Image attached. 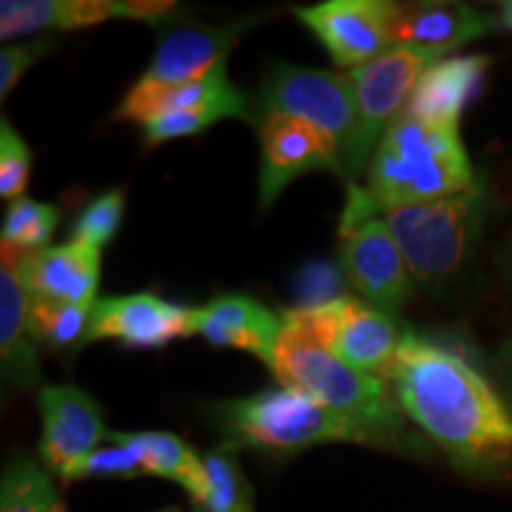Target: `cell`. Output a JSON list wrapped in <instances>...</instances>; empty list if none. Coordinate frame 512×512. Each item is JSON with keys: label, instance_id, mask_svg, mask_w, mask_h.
<instances>
[{"label": "cell", "instance_id": "6da1fadb", "mask_svg": "<svg viewBox=\"0 0 512 512\" xmlns=\"http://www.w3.org/2000/svg\"><path fill=\"white\" fill-rule=\"evenodd\" d=\"M399 408L458 467L486 472L512 456V418L482 373L456 351L406 330L389 370Z\"/></svg>", "mask_w": 512, "mask_h": 512}, {"label": "cell", "instance_id": "7a4b0ae2", "mask_svg": "<svg viewBox=\"0 0 512 512\" xmlns=\"http://www.w3.org/2000/svg\"><path fill=\"white\" fill-rule=\"evenodd\" d=\"M477 185L458 131L401 117L384 131L368 166V183H349L342 226L377 219L382 209L437 202Z\"/></svg>", "mask_w": 512, "mask_h": 512}, {"label": "cell", "instance_id": "3957f363", "mask_svg": "<svg viewBox=\"0 0 512 512\" xmlns=\"http://www.w3.org/2000/svg\"><path fill=\"white\" fill-rule=\"evenodd\" d=\"M273 375L294 392L361 427L373 444L394 446L403 437L401 408L389 380L347 366L318 344L280 335L273 356Z\"/></svg>", "mask_w": 512, "mask_h": 512}, {"label": "cell", "instance_id": "277c9868", "mask_svg": "<svg viewBox=\"0 0 512 512\" xmlns=\"http://www.w3.org/2000/svg\"><path fill=\"white\" fill-rule=\"evenodd\" d=\"M221 425L235 448L297 453L304 448L351 441L373 444L361 427L294 389H266L247 399L223 403Z\"/></svg>", "mask_w": 512, "mask_h": 512}, {"label": "cell", "instance_id": "5b68a950", "mask_svg": "<svg viewBox=\"0 0 512 512\" xmlns=\"http://www.w3.org/2000/svg\"><path fill=\"white\" fill-rule=\"evenodd\" d=\"M486 209L484 185L437 202L401 204L382 209L377 219L387 223L399 242L415 283H437L458 273L482 233Z\"/></svg>", "mask_w": 512, "mask_h": 512}, {"label": "cell", "instance_id": "8992f818", "mask_svg": "<svg viewBox=\"0 0 512 512\" xmlns=\"http://www.w3.org/2000/svg\"><path fill=\"white\" fill-rule=\"evenodd\" d=\"M280 320V335L318 344L347 366L384 380L406 335L394 316L349 294L328 304L297 306L285 311Z\"/></svg>", "mask_w": 512, "mask_h": 512}, {"label": "cell", "instance_id": "52a82bcc", "mask_svg": "<svg viewBox=\"0 0 512 512\" xmlns=\"http://www.w3.org/2000/svg\"><path fill=\"white\" fill-rule=\"evenodd\" d=\"M441 57L444 53L437 50L394 46L377 60L349 72L356 98V133L342 174L349 183H356L363 174L384 131L401 117L422 76L441 62Z\"/></svg>", "mask_w": 512, "mask_h": 512}, {"label": "cell", "instance_id": "ba28073f", "mask_svg": "<svg viewBox=\"0 0 512 512\" xmlns=\"http://www.w3.org/2000/svg\"><path fill=\"white\" fill-rule=\"evenodd\" d=\"M256 124L266 117H292L309 121L335 140L347 159L356 133V98L349 72L275 64L261 83L256 98Z\"/></svg>", "mask_w": 512, "mask_h": 512}, {"label": "cell", "instance_id": "9c48e42d", "mask_svg": "<svg viewBox=\"0 0 512 512\" xmlns=\"http://www.w3.org/2000/svg\"><path fill=\"white\" fill-rule=\"evenodd\" d=\"M339 268L363 302L389 316L399 313L411 297L413 273L382 219L339 228Z\"/></svg>", "mask_w": 512, "mask_h": 512}, {"label": "cell", "instance_id": "30bf717a", "mask_svg": "<svg viewBox=\"0 0 512 512\" xmlns=\"http://www.w3.org/2000/svg\"><path fill=\"white\" fill-rule=\"evenodd\" d=\"M392 10L394 3L384 0H328L299 8L297 17L328 48L337 67L354 72L394 48Z\"/></svg>", "mask_w": 512, "mask_h": 512}, {"label": "cell", "instance_id": "8fae6325", "mask_svg": "<svg viewBox=\"0 0 512 512\" xmlns=\"http://www.w3.org/2000/svg\"><path fill=\"white\" fill-rule=\"evenodd\" d=\"M259 204L268 209L294 178L316 169L342 174V152L328 133L309 121L266 117L259 121Z\"/></svg>", "mask_w": 512, "mask_h": 512}, {"label": "cell", "instance_id": "7c38bea8", "mask_svg": "<svg viewBox=\"0 0 512 512\" xmlns=\"http://www.w3.org/2000/svg\"><path fill=\"white\" fill-rule=\"evenodd\" d=\"M38 408L43 422V463L64 482H72L76 467L107 439L98 403L72 384H43Z\"/></svg>", "mask_w": 512, "mask_h": 512}, {"label": "cell", "instance_id": "4fadbf2b", "mask_svg": "<svg viewBox=\"0 0 512 512\" xmlns=\"http://www.w3.org/2000/svg\"><path fill=\"white\" fill-rule=\"evenodd\" d=\"M192 318L195 309L164 302L150 292L105 297L93 304L86 342L119 339L131 349H159L171 339L195 335Z\"/></svg>", "mask_w": 512, "mask_h": 512}, {"label": "cell", "instance_id": "5bb4252c", "mask_svg": "<svg viewBox=\"0 0 512 512\" xmlns=\"http://www.w3.org/2000/svg\"><path fill=\"white\" fill-rule=\"evenodd\" d=\"M249 107L252 105L247 102L245 93H240L228 81L226 64H221L204 79L178 83V86L147 81L143 76L121 100L117 119L136 121L145 126L162 114L183 110H219L228 119H249Z\"/></svg>", "mask_w": 512, "mask_h": 512}, {"label": "cell", "instance_id": "9a60e30c", "mask_svg": "<svg viewBox=\"0 0 512 512\" xmlns=\"http://www.w3.org/2000/svg\"><path fill=\"white\" fill-rule=\"evenodd\" d=\"M283 320L271 309L245 294H219L195 309L192 330L216 347L245 349L273 366Z\"/></svg>", "mask_w": 512, "mask_h": 512}, {"label": "cell", "instance_id": "2e32d148", "mask_svg": "<svg viewBox=\"0 0 512 512\" xmlns=\"http://www.w3.org/2000/svg\"><path fill=\"white\" fill-rule=\"evenodd\" d=\"M24 290L34 299L93 306L100 283V249L69 242L43 247L17 266Z\"/></svg>", "mask_w": 512, "mask_h": 512}, {"label": "cell", "instance_id": "e0dca14e", "mask_svg": "<svg viewBox=\"0 0 512 512\" xmlns=\"http://www.w3.org/2000/svg\"><path fill=\"white\" fill-rule=\"evenodd\" d=\"M254 22L259 19L249 17L230 27H183L166 31L159 38L150 69L143 76L147 81L169 83V86L200 81L216 67L226 64L230 48Z\"/></svg>", "mask_w": 512, "mask_h": 512}, {"label": "cell", "instance_id": "ac0fdd59", "mask_svg": "<svg viewBox=\"0 0 512 512\" xmlns=\"http://www.w3.org/2000/svg\"><path fill=\"white\" fill-rule=\"evenodd\" d=\"M489 64L491 57L486 55H463L437 62L420 79L403 117L444 131H458L460 114L482 88Z\"/></svg>", "mask_w": 512, "mask_h": 512}, {"label": "cell", "instance_id": "d6986e66", "mask_svg": "<svg viewBox=\"0 0 512 512\" xmlns=\"http://www.w3.org/2000/svg\"><path fill=\"white\" fill-rule=\"evenodd\" d=\"M491 27L494 22L489 17L463 3H394L389 22L394 46L437 50L444 55L484 36Z\"/></svg>", "mask_w": 512, "mask_h": 512}, {"label": "cell", "instance_id": "ffe728a7", "mask_svg": "<svg viewBox=\"0 0 512 512\" xmlns=\"http://www.w3.org/2000/svg\"><path fill=\"white\" fill-rule=\"evenodd\" d=\"M29 332V294L24 290L17 268L0 273V363L5 382L19 389L41 387L43 375Z\"/></svg>", "mask_w": 512, "mask_h": 512}, {"label": "cell", "instance_id": "44dd1931", "mask_svg": "<svg viewBox=\"0 0 512 512\" xmlns=\"http://www.w3.org/2000/svg\"><path fill=\"white\" fill-rule=\"evenodd\" d=\"M112 17V0H3L0 36L8 41L41 29H86Z\"/></svg>", "mask_w": 512, "mask_h": 512}, {"label": "cell", "instance_id": "7402d4cb", "mask_svg": "<svg viewBox=\"0 0 512 512\" xmlns=\"http://www.w3.org/2000/svg\"><path fill=\"white\" fill-rule=\"evenodd\" d=\"M143 451L147 475H157L181 484L192 503L200 505L209 494V475L204 460L185 444L181 437L169 432H131Z\"/></svg>", "mask_w": 512, "mask_h": 512}, {"label": "cell", "instance_id": "603a6c76", "mask_svg": "<svg viewBox=\"0 0 512 512\" xmlns=\"http://www.w3.org/2000/svg\"><path fill=\"white\" fill-rule=\"evenodd\" d=\"M57 223H60V211L53 204H43L31 200V197H19L10 202L8 214L3 221V266L17 268L24 256L48 247L53 238Z\"/></svg>", "mask_w": 512, "mask_h": 512}, {"label": "cell", "instance_id": "cb8c5ba5", "mask_svg": "<svg viewBox=\"0 0 512 512\" xmlns=\"http://www.w3.org/2000/svg\"><path fill=\"white\" fill-rule=\"evenodd\" d=\"M233 444L219 446L204 456L209 475V494L197 505L202 512H254V494L235 458Z\"/></svg>", "mask_w": 512, "mask_h": 512}, {"label": "cell", "instance_id": "d4e9b609", "mask_svg": "<svg viewBox=\"0 0 512 512\" xmlns=\"http://www.w3.org/2000/svg\"><path fill=\"white\" fill-rule=\"evenodd\" d=\"M93 306L29 297V332L53 349H72L86 342Z\"/></svg>", "mask_w": 512, "mask_h": 512}, {"label": "cell", "instance_id": "484cf974", "mask_svg": "<svg viewBox=\"0 0 512 512\" xmlns=\"http://www.w3.org/2000/svg\"><path fill=\"white\" fill-rule=\"evenodd\" d=\"M60 505L46 470L34 460L24 456L5 467L0 482V512H55Z\"/></svg>", "mask_w": 512, "mask_h": 512}, {"label": "cell", "instance_id": "4316f807", "mask_svg": "<svg viewBox=\"0 0 512 512\" xmlns=\"http://www.w3.org/2000/svg\"><path fill=\"white\" fill-rule=\"evenodd\" d=\"M110 444L100 446L83 463L76 467L74 479L83 477H140L147 475L143 463V451L136 444L131 432H107Z\"/></svg>", "mask_w": 512, "mask_h": 512}, {"label": "cell", "instance_id": "83f0119b", "mask_svg": "<svg viewBox=\"0 0 512 512\" xmlns=\"http://www.w3.org/2000/svg\"><path fill=\"white\" fill-rule=\"evenodd\" d=\"M124 192L110 190L105 195L95 197L86 209L81 211L79 219L72 226V242L100 249L110 245L114 235L124 219Z\"/></svg>", "mask_w": 512, "mask_h": 512}, {"label": "cell", "instance_id": "f1b7e54d", "mask_svg": "<svg viewBox=\"0 0 512 512\" xmlns=\"http://www.w3.org/2000/svg\"><path fill=\"white\" fill-rule=\"evenodd\" d=\"M31 176V150L19 133L3 119L0 126V197L19 200Z\"/></svg>", "mask_w": 512, "mask_h": 512}, {"label": "cell", "instance_id": "f546056e", "mask_svg": "<svg viewBox=\"0 0 512 512\" xmlns=\"http://www.w3.org/2000/svg\"><path fill=\"white\" fill-rule=\"evenodd\" d=\"M228 119L226 114L219 110H183V112H169L162 117L152 119L145 124V140L147 145H159L166 140L197 136L204 128H209L216 121Z\"/></svg>", "mask_w": 512, "mask_h": 512}, {"label": "cell", "instance_id": "4dcf8cb0", "mask_svg": "<svg viewBox=\"0 0 512 512\" xmlns=\"http://www.w3.org/2000/svg\"><path fill=\"white\" fill-rule=\"evenodd\" d=\"M344 273L330 261H316L297 273V294L302 306H318L344 297Z\"/></svg>", "mask_w": 512, "mask_h": 512}, {"label": "cell", "instance_id": "1f68e13d", "mask_svg": "<svg viewBox=\"0 0 512 512\" xmlns=\"http://www.w3.org/2000/svg\"><path fill=\"white\" fill-rule=\"evenodd\" d=\"M46 50L48 41L19 43V46H5L0 50V98H8L17 81L29 72L31 64L41 60Z\"/></svg>", "mask_w": 512, "mask_h": 512}, {"label": "cell", "instance_id": "d6a6232c", "mask_svg": "<svg viewBox=\"0 0 512 512\" xmlns=\"http://www.w3.org/2000/svg\"><path fill=\"white\" fill-rule=\"evenodd\" d=\"M114 8V17H128V19H145V22H157V19H164L169 15H174L178 12V5L176 3H131V0H126V3H112Z\"/></svg>", "mask_w": 512, "mask_h": 512}, {"label": "cell", "instance_id": "836d02e7", "mask_svg": "<svg viewBox=\"0 0 512 512\" xmlns=\"http://www.w3.org/2000/svg\"><path fill=\"white\" fill-rule=\"evenodd\" d=\"M501 370H503L505 380H508L510 389H512V339L508 344H505L503 351H501Z\"/></svg>", "mask_w": 512, "mask_h": 512}, {"label": "cell", "instance_id": "e575fe53", "mask_svg": "<svg viewBox=\"0 0 512 512\" xmlns=\"http://www.w3.org/2000/svg\"><path fill=\"white\" fill-rule=\"evenodd\" d=\"M501 19H503V24H505V27H508V29L512 31V3H505V5H503Z\"/></svg>", "mask_w": 512, "mask_h": 512}, {"label": "cell", "instance_id": "d590c367", "mask_svg": "<svg viewBox=\"0 0 512 512\" xmlns=\"http://www.w3.org/2000/svg\"><path fill=\"white\" fill-rule=\"evenodd\" d=\"M164 512H178V510H164Z\"/></svg>", "mask_w": 512, "mask_h": 512}, {"label": "cell", "instance_id": "8d00e7d4", "mask_svg": "<svg viewBox=\"0 0 512 512\" xmlns=\"http://www.w3.org/2000/svg\"><path fill=\"white\" fill-rule=\"evenodd\" d=\"M510 278H512V275H510Z\"/></svg>", "mask_w": 512, "mask_h": 512}]
</instances>
